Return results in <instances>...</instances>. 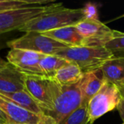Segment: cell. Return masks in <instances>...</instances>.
I'll return each instance as SVG.
<instances>
[{
	"label": "cell",
	"instance_id": "6da1fadb",
	"mask_svg": "<svg viewBox=\"0 0 124 124\" xmlns=\"http://www.w3.org/2000/svg\"><path fill=\"white\" fill-rule=\"evenodd\" d=\"M49 87L52 110L46 115L58 124L82 105L80 82L74 85L65 86L49 79Z\"/></svg>",
	"mask_w": 124,
	"mask_h": 124
},
{
	"label": "cell",
	"instance_id": "7a4b0ae2",
	"mask_svg": "<svg viewBox=\"0 0 124 124\" xmlns=\"http://www.w3.org/2000/svg\"><path fill=\"white\" fill-rule=\"evenodd\" d=\"M54 55L77 65L84 73L100 69L114 56L105 46H68Z\"/></svg>",
	"mask_w": 124,
	"mask_h": 124
},
{
	"label": "cell",
	"instance_id": "3957f363",
	"mask_svg": "<svg viewBox=\"0 0 124 124\" xmlns=\"http://www.w3.org/2000/svg\"><path fill=\"white\" fill-rule=\"evenodd\" d=\"M84 19L81 8H66L62 4L49 12L31 20L19 29V31L43 33L63 27L75 25Z\"/></svg>",
	"mask_w": 124,
	"mask_h": 124
},
{
	"label": "cell",
	"instance_id": "277c9868",
	"mask_svg": "<svg viewBox=\"0 0 124 124\" xmlns=\"http://www.w3.org/2000/svg\"><path fill=\"white\" fill-rule=\"evenodd\" d=\"M60 2L34 5L0 13V35L20 29L27 23L62 5Z\"/></svg>",
	"mask_w": 124,
	"mask_h": 124
},
{
	"label": "cell",
	"instance_id": "5b68a950",
	"mask_svg": "<svg viewBox=\"0 0 124 124\" xmlns=\"http://www.w3.org/2000/svg\"><path fill=\"white\" fill-rule=\"evenodd\" d=\"M121 99V96L118 87L105 81L87 105L89 122L93 124L97 119L116 109Z\"/></svg>",
	"mask_w": 124,
	"mask_h": 124
},
{
	"label": "cell",
	"instance_id": "8992f818",
	"mask_svg": "<svg viewBox=\"0 0 124 124\" xmlns=\"http://www.w3.org/2000/svg\"><path fill=\"white\" fill-rule=\"evenodd\" d=\"M11 49L30 50L46 55H54L60 49L68 46L35 31L26 32L22 36L7 43Z\"/></svg>",
	"mask_w": 124,
	"mask_h": 124
},
{
	"label": "cell",
	"instance_id": "52a82bcc",
	"mask_svg": "<svg viewBox=\"0 0 124 124\" xmlns=\"http://www.w3.org/2000/svg\"><path fill=\"white\" fill-rule=\"evenodd\" d=\"M74 26L85 39L86 46H105L117 33L99 20L84 19Z\"/></svg>",
	"mask_w": 124,
	"mask_h": 124
},
{
	"label": "cell",
	"instance_id": "ba28073f",
	"mask_svg": "<svg viewBox=\"0 0 124 124\" xmlns=\"http://www.w3.org/2000/svg\"><path fill=\"white\" fill-rule=\"evenodd\" d=\"M46 54L20 49H11L7 55V62L25 75L43 76L39 62Z\"/></svg>",
	"mask_w": 124,
	"mask_h": 124
},
{
	"label": "cell",
	"instance_id": "9c48e42d",
	"mask_svg": "<svg viewBox=\"0 0 124 124\" xmlns=\"http://www.w3.org/2000/svg\"><path fill=\"white\" fill-rule=\"evenodd\" d=\"M49 79L44 76L25 75V91L39 104L46 115L52 110V102L49 87Z\"/></svg>",
	"mask_w": 124,
	"mask_h": 124
},
{
	"label": "cell",
	"instance_id": "30bf717a",
	"mask_svg": "<svg viewBox=\"0 0 124 124\" xmlns=\"http://www.w3.org/2000/svg\"><path fill=\"white\" fill-rule=\"evenodd\" d=\"M0 110L6 115L9 124H39L43 116L24 110L0 94Z\"/></svg>",
	"mask_w": 124,
	"mask_h": 124
},
{
	"label": "cell",
	"instance_id": "8fae6325",
	"mask_svg": "<svg viewBox=\"0 0 124 124\" xmlns=\"http://www.w3.org/2000/svg\"><path fill=\"white\" fill-rule=\"evenodd\" d=\"M25 74L9 62L0 70V93H14L25 90Z\"/></svg>",
	"mask_w": 124,
	"mask_h": 124
},
{
	"label": "cell",
	"instance_id": "7c38bea8",
	"mask_svg": "<svg viewBox=\"0 0 124 124\" xmlns=\"http://www.w3.org/2000/svg\"><path fill=\"white\" fill-rule=\"evenodd\" d=\"M105 81L101 69L84 73L80 81L82 105H88L89 100L99 92Z\"/></svg>",
	"mask_w": 124,
	"mask_h": 124
},
{
	"label": "cell",
	"instance_id": "4fadbf2b",
	"mask_svg": "<svg viewBox=\"0 0 124 124\" xmlns=\"http://www.w3.org/2000/svg\"><path fill=\"white\" fill-rule=\"evenodd\" d=\"M41 33L68 46L85 45V39L78 33L74 25L63 27Z\"/></svg>",
	"mask_w": 124,
	"mask_h": 124
},
{
	"label": "cell",
	"instance_id": "5bb4252c",
	"mask_svg": "<svg viewBox=\"0 0 124 124\" xmlns=\"http://www.w3.org/2000/svg\"><path fill=\"white\" fill-rule=\"evenodd\" d=\"M106 81L117 87L124 85V57H113L100 68Z\"/></svg>",
	"mask_w": 124,
	"mask_h": 124
},
{
	"label": "cell",
	"instance_id": "9a60e30c",
	"mask_svg": "<svg viewBox=\"0 0 124 124\" xmlns=\"http://www.w3.org/2000/svg\"><path fill=\"white\" fill-rule=\"evenodd\" d=\"M0 94L7 100L24 110L39 116L44 115V111L39 104L25 90L14 93H0Z\"/></svg>",
	"mask_w": 124,
	"mask_h": 124
},
{
	"label": "cell",
	"instance_id": "2e32d148",
	"mask_svg": "<svg viewBox=\"0 0 124 124\" xmlns=\"http://www.w3.org/2000/svg\"><path fill=\"white\" fill-rule=\"evenodd\" d=\"M83 76L84 73L77 65L68 62L57 70L52 80L61 85L70 86L79 83Z\"/></svg>",
	"mask_w": 124,
	"mask_h": 124
},
{
	"label": "cell",
	"instance_id": "e0dca14e",
	"mask_svg": "<svg viewBox=\"0 0 124 124\" xmlns=\"http://www.w3.org/2000/svg\"><path fill=\"white\" fill-rule=\"evenodd\" d=\"M68 63L65 60L56 55H45L39 62L42 76L48 79H53L57 70Z\"/></svg>",
	"mask_w": 124,
	"mask_h": 124
},
{
	"label": "cell",
	"instance_id": "ac0fdd59",
	"mask_svg": "<svg viewBox=\"0 0 124 124\" xmlns=\"http://www.w3.org/2000/svg\"><path fill=\"white\" fill-rule=\"evenodd\" d=\"M52 0H0V13L29 6L47 4Z\"/></svg>",
	"mask_w": 124,
	"mask_h": 124
},
{
	"label": "cell",
	"instance_id": "d6986e66",
	"mask_svg": "<svg viewBox=\"0 0 124 124\" xmlns=\"http://www.w3.org/2000/svg\"><path fill=\"white\" fill-rule=\"evenodd\" d=\"M89 123L87 105H81L58 124H88Z\"/></svg>",
	"mask_w": 124,
	"mask_h": 124
},
{
	"label": "cell",
	"instance_id": "ffe728a7",
	"mask_svg": "<svg viewBox=\"0 0 124 124\" xmlns=\"http://www.w3.org/2000/svg\"><path fill=\"white\" fill-rule=\"evenodd\" d=\"M114 57H124V33L117 31L113 39L105 46Z\"/></svg>",
	"mask_w": 124,
	"mask_h": 124
},
{
	"label": "cell",
	"instance_id": "44dd1931",
	"mask_svg": "<svg viewBox=\"0 0 124 124\" xmlns=\"http://www.w3.org/2000/svg\"><path fill=\"white\" fill-rule=\"evenodd\" d=\"M81 9L85 20H99L98 5L96 3L88 2Z\"/></svg>",
	"mask_w": 124,
	"mask_h": 124
},
{
	"label": "cell",
	"instance_id": "7402d4cb",
	"mask_svg": "<svg viewBox=\"0 0 124 124\" xmlns=\"http://www.w3.org/2000/svg\"><path fill=\"white\" fill-rule=\"evenodd\" d=\"M116 109L118 110L119 114H120V116L122 119V121H124V99L121 97V99L120 100L118 105H117V108Z\"/></svg>",
	"mask_w": 124,
	"mask_h": 124
},
{
	"label": "cell",
	"instance_id": "603a6c76",
	"mask_svg": "<svg viewBox=\"0 0 124 124\" xmlns=\"http://www.w3.org/2000/svg\"><path fill=\"white\" fill-rule=\"evenodd\" d=\"M39 124H57L55 121L50 116L47 115H44Z\"/></svg>",
	"mask_w": 124,
	"mask_h": 124
},
{
	"label": "cell",
	"instance_id": "cb8c5ba5",
	"mask_svg": "<svg viewBox=\"0 0 124 124\" xmlns=\"http://www.w3.org/2000/svg\"><path fill=\"white\" fill-rule=\"evenodd\" d=\"M0 124H9L6 115L0 110Z\"/></svg>",
	"mask_w": 124,
	"mask_h": 124
},
{
	"label": "cell",
	"instance_id": "d4e9b609",
	"mask_svg": "<svg viewBox=\"0 0 124 124\" xmlns=\"http://www.w3.org/2000/svg\"><path fill=\"white\" fill-rule=\"evenodd\" d=\"M118 90H119V92H120V94H121V97L124 99V86H121L118 87Z\"/></svg>",
	"mask_w": 124,
	"mask_h": 124
},
{
	"label": "cell",
	"instance_id": "484cf974",
	"mask_svg": "<svg viewBox=\"0 0 124 124\" xmlns=\"http://www.w3.org/2000/svg\"><path fill=\"white\" fill-rule=\"evenodd\" d=\"M7 62L4 61V60H2V59L0 58V70L2 69L7 65Z\"/></svg>",
	"mask_w": 124,
	"mask_h": 124
},
{
	"label": "cell",
	"instance_id": "4316f807",
	"mask_svg": "<svg viewBox=\"0 0 124 124\" xmlns=\"http://www.w3.org/2000/svg\"><path fill=\"white\" fill-rule=\"evenodd\" d=\"M90 124V123H89V124Z\"/></svg>",
	"mask_w": 124,
	"mask_h": 124
},
{
	"label": "cell",
	"instance_id": "83f0119b",
	"mask_svg": "<svg viewBox=\"0 0 124 124\" xmlns=\"http://www.w3.org/2000/svg\"><path fill=\"white\" fill-rule=\"evenodd\" d=\"M122 16H124V15H122ZM122 16H121V17H122Z\"/></svg>",
	"mask_w": 124,
	"mask_h": 124
},
{
	"label": "cell",
	"instance_id": "f1b7e54d",
	"mask_svg": "<svg viewBox=\"0 0 124 124\" xmlns=\"http://www.w3.org/2000/svg\"><path fill=\"white\" fill-rule=\"evenodd\" d=\"M124 124V123H123V124Z\"/></svg>",
	"mask_w": 124,
	"mask_h": 124
}]
</instances>
